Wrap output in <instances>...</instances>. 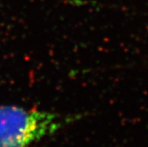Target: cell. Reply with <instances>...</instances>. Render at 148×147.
Instances as JSON below:
<instances>
[{"mask_svg": "<svg viewBox=\"0 0 148 147\" xmlns=\"http://www.w3.org/2000/svg\"><path fill=\"white\" fill-rule=\"evenodd\" d=\"M59 116L14 105L0 106V147H30L60 127Z\"/></svg>", "mask_w": 148, "mask_h": 147, "instance_id": "cell-1", "label": "cell"}]
</instances>
